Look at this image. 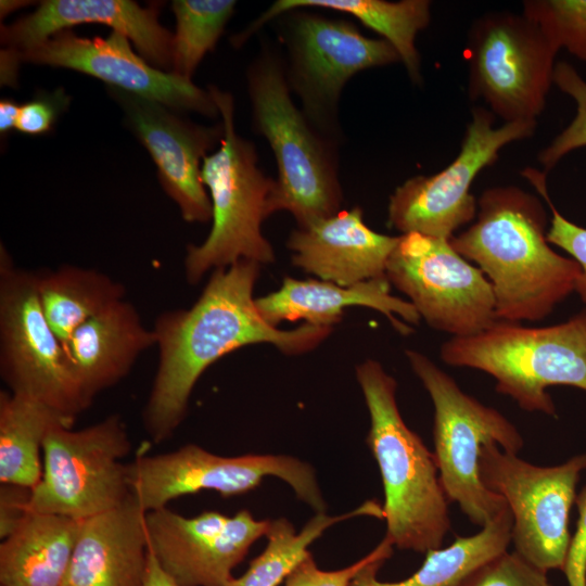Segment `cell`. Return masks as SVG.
<instances>
[{
    "instance_id": "cell-1",
    "label": "cell",
    "mask_w": 586,
    "mask_h": 586,
    "mask_svg": "<svg viewBox=\"0 0 586 586\" xmlns=\"http://www.w3.org/2000/svg\"><path fill=\"white\" fill-rule=\"evenodd\" d=\"M260 265L242 259L213 271L188 309L162 313L153 331L158 365L142 412L150 440H168L187 416L190 395L201 374L225 355L243 346L269 343L288 355L317 347L332 328L304 323L293 330L268 324L253 291Z\"/></svg>"
},
{
    "instance_id": "cell-2",
    "label": "cell",
    "mask_w": 586,
    "mask_h": 586,
    "mask_svg": "<svg viewBox=\"0 0 586 586\" xmlns=\"http://www.w3.org/2000/svg\"><path fill=\"white\" fill-rule=\"evenodd\" d=\"M476 220L449 239L492 284L498 320L539 321L575 292L579 265L547 241V215L534 194L493 187L477 200Z\"/></svg>"
},
{
    "instance_id": "cell-3",
    "label": "cell",
    "mask_w": 586,
    "mask_h": 586,
    "mask_svg": "<svg viewBox=\"0 0 586 586\" xmlns=\"http://www.w3.org/2000/svg\"><path fill=\"white\" fill-rule=\"evenodd\" d=\"M356 377L370 416L367 443L383 482L385 537L405 550L441 548L450 519L435 456L403 420L397 383L382 365L368 359Z\"/></svg>"
},
{
    "instance_id": "cell-4",
    "label": "cell",
    "mask_w": 586,
    "mask_h": 586,
    "mask_svg": "<svg viewBox=\"0 0 586 586\" xmlns=\"http://www.w3.org/2000/svg\"><path fill=\"white\" fill-rule=\"evenodd\" d=\"M255 130L268 141L278 178L272 213L290 212L298 227L340 211L336 142L320 133L291 98L284 61L265 47L247 69Z\"/></svg>"
},
{
    "instance_id": "cell-5",
    "label": "cell",
    "mask_w": 586,
    "mask_h": 586,
    "mask_svg": "<svg viewBox=\"0 0 586 586\" xmlns=\"http://www.w3.org/2000/svg\"><path fill=\"white\" fill-rule=\"evenodd\" d=\"M224 127L219 148L202 162L201 178L209 192L212 228L203 243L187 247L183 267L189 284L209 270L227 268L242 259L259 265L275 260L262 224L272 213L276 180L258 167L254 144L234 128V102L229 92L209 86Z\"/></svg>"
},
{
    "instance_id": "cell-6",
    "label": "cell",
    "mask_w": 586,
    "mask_h": 586,
    "mask_svg": "<svg viewBox=\"0 0 586 586\" xmlns=\"http://www.w3.org/2000/svg\"><path fill=\"white\" fill-rule=\"evenodd\" d=\"M440 356L446 365L488 373L496 380V391L522 409L557 417L549 386L586 391V309L539 328L498 320L477 334L450 337Z\"/></svg>"
},
{
    "instance_id": "cell-7",
    "label": "cell",
    "mask_w": 586,
    "mask_h": 586,
    "mask_svg": "<svg viewBox=\"0 0 586 586\" xmlns=\"http://www.w3.org/2000/svg\"><path fill=\"white\" fill-rule=\"evenodd\" d=\"M406 356L434 405L433 454L444 493L472 523L484 526L508 505L481 480V448L494 442L518 454L523 437L504 415L466 394L425 355L408 349Z\"/></svg>"
},
{
    "instance_id": "cell-8",
    "label": "cell",
    "mask_w": 586,
    "mask_h": 586,
    "mask_svg": "<svg viewBox=\"0 0 586 586\" xmlns=\"http://www.w3.org/2000/svg\"><path fill=\"white\" fill-rule=\"evenodd\" d=\"M558 51L523 13H485L471 26L468 93L505 123L537 120L553 84Z\"/></svg>"
},
{
    "instance_id": "cell-9",
    "label": "cell",
    "mask_w": 586,
    "mask_h": 586,
    "mask_svg": "<svg viewBox=\"0 0 586 586\" xmlns=\"http://www.w3.org/2000/svg\"><path fill=\"white\" fill-rule=\"evenodd\" d=\"M0 374L11 393L75 422L86 404L65 348L42 311L36 272L0 247Z\"/></svg>"
},
{
    "instance_id": "cell-10",
    "label": "cell",
    "mask_w": 586,
    "mask_h": 586,
    "mask_svg": "<svg viewBox=\"0 0 586 586\" xmlns=\"http://www.w3.org/2000/svg\"><path fill=\"white\" fill-rule=\"evenodd\" d=\"M131 449L126 424L114 413L84 429L58 424L42 447V475L29 510L82 520L130 497L126 464Z\"/></svg>"
},
{
    "instance_id": "cell-11",
    "label": "cell",
    "mask_w": 586,
    "mask_h": 586,
    "mask_svg": "<svg viewBox=\"0 0 586 586\" xmlns=\"http://www.w3.org/2000/svg\"><path fill=\"white\" fill-rule=\"evenodd\" d=\"M479 470L483 484L500 495L511 511L514 551L542 571H563L572 538L569 513L586 470V453L540 467L488 442L481 448Z\"/></svg>"
},
{
    "instance_id": "cell-12",
    "label": "cell",
    "mask_w": 586,
    "mask_h": 586,
    "mask_svg": "<svg viewBox=\"0 0 586 586\" xmlns=\"http://www.w3.org/2000/svg\"><path fill=\"white\" fill-rule=\"evenodd\" d=\"M285 14L281 39L288 52L284 67L290 89L301 99L309 123L336 142L340 95L349 78L400 62V58L388 41L364 36L348 21L296 10Z\"/></svg>"
},
{
    "instance_id": "cell-13",
    "label": "cell",
    "mask_w": 586,
    "mask_h": 586,
    "mask_svg": "<svg viewBox=\"0 0 586 586\" xmlns=\"http://www.w3.org/2000/svg\"><path fill=\"white\" fill-rule=\"evenodd\" d=\"M131 497L144 512L167 507L181 496L215 491L224 497L245 494L267 476L288 483L316 513L327 505L310 464L285 455L218 456L187 444L174 451L139 456L126 463Z\"/></svg>"
},
{
    "instance_id": "cell-14",
    "label": "cell",
    "mask_w": 586,
    "mask_h": 586,
    "mask_svg": "<svg viewBox=\"0 0 586 586\" xmlns=\"http://www.w3.org/2000/svg\"><path fill=\"white\" fill-rule=\"evenodd\" d=\"M488 110H472L457 157L432 176H415L397 187L390 196L388 226L406 233L449 240L455 231L472 221L477 201L470 188L477 174L493 165L499 151L513 141L534 135L537 120H518L494 127Z\"/></svg>"
},
{
    "instance_id": "cell-15",
    "label": "cell",
    "mask_w": 586,
    "mask_h": 586,
    "mask_svg": "<svg viewBox=\"0 0 586 586\" xmlns=\"http://www.w3.org/2000/svg\"><path fill=\"white\" fill-rule=\"evenodd\" d=\"M385 277L408 296L420 318L451 337L477 334L498 321L491 282L449 240L400 234Z\"/></svg>"
},
{
    "instance_id": "cell-16",
    "label": "cell",
    "mask_w": 586,
    "mask_h": 586,
    "mask_svg": "<svg viewBox=\"0 0 586 586\" xmlns=\"http://www.w3.org/2000/svg\"><path fill=\"white\" fill-rule=\"evenodd\" d=\"M269 526L245 509L232 517L211 510L189 518L165 507L145 515L149 549L180 586H226Z\"/></svg>"
},
{
    "instance_id": "cell-17",
    "label": "cell",
    "mask_w": 586,
    "mask_h": 586,
    "mask_svg": "<svg viewBox=\"0 0 586 586\" xmlns=\"http://www.w3.org/2000/svg\"><path fill=\"white\" fill-rule=\"evenodd\" d=\"M14 52L20 62L74 69L174 111H192L207 117L219 115L208 90L152 66L133 52L128 37L118 31L112 30L106 38H87L66 29Z\"/></svg>"
},
{
    "instance_id": "cell-18",
    "label": "cell",
    "mask_w": 586,
    "mask_h": 586,
    "mask_svg": "<svg viewBox=\"0 0 586 586\" xmlns=\"http://www.w3.org/2000/svg\"><path fill=\"white\" fill-rule=\"evenodd\" d=\"M125 113L127 125L149 151L167 195L188 222L212 220V203L201 178V162L216 143L224 127L194 124L170 107L135 93L109 87Z\"/></svg>"
},
{
    "instance_id": "cell-19",
    "label": "cell",
    "mask_w": 586,
    "mask_h": 586,
    "mask_svg": "<svg viewBox=\"0 0 586 586\" xmlns=\"http://www.w3.org/2000/svg\"><path fill=\"white\" fill-rule=\"evenodd\" d=\"M80 24H102L124 34L152 66L170 72L173 34L158 22V5L130 0H44L30 14L1 25L5 49L23 51Z\"/></svg>"
},
{
    "instance_id": "cell-20",
    "label": "cell",
    "mask_w": 586,
    "mask_h": 586,
    "mask_svg": "<svg viewBox=\"0 0 586 586\" xmlns=\"http://www.w3.org/2000/svg\"><path fill=\"white\" fill-rule=\"evenodd\" d=\"M399 237L369 228L359 206L297 227L288 239L294 266L320 280L349 286L385 277Z\"/></svg>"
},
{
    "instance_id": "cell-21",
    "label": "cell",
    "mask_w": 586,
    "mask_h": 586,
    "mask_svg": "<svg viewBox=\"0 0 586 586\" xmlns=\"http://www.w3.org/2000/svg\"><path fill=\"white\" fill-rule=\"evenodd\" d=\"M145 515L130 495L122 505L80 520L62 586H143Z\"/></svg>"
},
{
    "instance_id": "cell-22",
    "label": "cell",
    "mask_w": 586,
    "mask_h": 586,
    "mask_svg": "<svg viewBox=\"0 0 586 586\" xmlns=\"http://www.w3.org/2000/svg\"><path fill=\"white\" fill-rule=\"evenodd\" d=\"M262 318L278 328L283 321L305 320L306 323L332 328L349 306H365L382 313L402 335L413 330L405 323L418 324L420 316L409 301L391 293L386 277L342 286L323 280H296L285 277L281 286L255 300Z\"/></svg>"
},
{
    "instance_id": "cell-23",
    "label": "cell",
    "mask_w": 586,
    "mask_h": 586,
    "mask_svg": "<svg viewBox=\"0 0 586 586\" xmlns=\"http://www.w3.org/2000/svg\"><path fill=\"white\" fill-rule=\"evenodd\" d=\"M155 345L153 329L143 326L136 307L124 298L77 328L64 348L90 407L99 393L122 381L139 356Z\"/></svg>"
},
{
    "instance_id": "cell-24",
    "label": "cell",
    "mask_w": 586,
    "mask_h": 586,
    "mask_svg": "<svg viewBox=\"0 0 586 586\" xmlns=\"http://www.w3.org/2000/svg\"><path fill=\"white\" fill-rule=\"evenodd\" d=\"M79 523L30 511L0 545L1 586H62Z\"/></svg>"
},
{
    "instance_id": "cell-25",
    "label": "cell",
    "mask_w": 586,
    "mask_h": 586,
    "mask_svg": "<svg viewBox=\"0 0 586 586\" xmlns=\"http://www.w3.org/2000/svg\"><path fill=\"white\" fill-rule=\"evenodd\" d=\"M302 8H320L355 16L394 47L411 81L421 84L420 54L416 39L430 24L431 2L428 0H278L238 34L233 41L241 46L266 23Z\"/></svg>"
},
{
    "instance_id": "cell-26",
    "label": "cell",
    "mask_w": 586,
    "mask_h": 586,
    "mask_svg": "<svg viewBox=\"0 0 586 586\" xmlns=\"http://www.w3.org/2000/svg\"><path fill=\"white\" fill-rule=\"evenodd\" d=\"M512 514L507 507L472 535L457 537L446 548L432 549L419 570L406 579L382 582L377 573L387 558L367 564L349 586H460L483 565L508 551L511 543Z\"/></svg>"
},
{
    "instance_id": "cell-27",
    "label": "cell",
    "mask_w": 586,
    "mask_h": 586,
    "mask_svg": "<svg viewBox=\"0 0 586 586\" xmlns=\"http://www.w3.org/2000/svg\"><path fill=\"white\" fill-rule=\"evenodd\" d=\"M36 279L44 317L63 346L77 328L126 294L120 282L92 268L64 265L36 271Z\"/></svg>"
},
{
    "instance_id": "cell-28",
    "label": "cell",
    "mask_w": 586,
    "mask_h": 586,
    "mask_svg": "<svg viewBox=\"0 0 586 586\" xmlns=\"http://www.w3.org/2000/svg\"><path fill=\"white\" fill-rule=\"evenodd\" d=\"M58 424L73 428L74 421L31 397L0 392V483L38 484L43 442Z\"/></svg>"
},
{
    "instance_id": "cell-29",
    "label": "cell",
    "mask_w": 586,
    "mask_h": 586,
    "mask_svg": "<svg viewBox=\"0 0 586 586\" xmlns=\"http://www.w3.org/2000/svg\"><path fill=\"white\" fill-rule=\"evenodd\" d=\"M360 515L384 518L383 510L374 501L340 515L316 513L302 528L284 518L270 521L266 534L268 539L264 551L254 558L249 569L240 577H231L226 586H278L310 555L308 547L331 525Z\"/></svg>"
},
{
    "instance_id": "cell-30",
    "label": "cell",
    "mask_w": 586,
    "mask_h": 586,
    "mask_svg": "<svg viewBox=\"0 0 586 586\" xmlns=\"http://www.w3.org/2000/svg\"><path fill=\"white\" fill-rule=\"evenodd\" d=\"M233 0H175L170 73L191 80L201 60L213 51L235 8Z\"/></svg>"
},
{
    "instance_id": "cell-31",
    "label": "cell",
    "mask_w": 586,
    "mask_h": 586,
    "mask_svg": "<svg viewBox=\"0 0 586 586\" xmlns=\"http://www.w3.org/2000/svg\"><path fill=\"white\" fill-rule=\"evenodd\" d=\"M550 43L586 62V0H528L523 12Z\"/></svg>"
},
{
    "instance_id": "cell-32",
    "label": "cell",
    "mask_w": 586,
    "mask_h": 586,
    "mask_svg": "<svg viewBox=\"0 0 586 586\" xmlns=\"http://www.w3.org/2000/svg\"><path fill=\"white\" fill-rule=\"evenodd\" d=\"M553 84L576 103L573 120L538 154L543 171H550L565 155L586 146V80L568 62H557Z\"/></svg>"
},
{
    "instance_id": "cell-33",
    "label": "cell",
    "mask_w": 586,
    "mask_h": 586,
    "mask_svg": "<svg viewBox=\"0 0 586 586\" xmlns=\"http://www.w3.org/2000/svg\"><path fill=\"white\" fill-rule=\"evenodd\" d=\"M522 175L535 187L550 208L551 219L547 230L548 243L564 250L581 267L575 292L586 304V228L573 224L558 212L548 194L547 174L527 167L522 171Z\"/></svg>"
},
{
    "instance_id": "cell-34",
    "label": "cell",
    "mask_w": 586,
    "mask_h": 586,
    "mask_svg": "<svg viewBox=\"0 0 586 586\" xmlns=\"http://www.w3.org/2000/svg\"><path fill=\"white\" fill-rule=\"evenodd\" d=\"M460 586H552L542 571L515 551L504 552L470 575Z\"/></svg>"
},
{
    "instance_id": "cell-35",
    "label": "cell",
    "mask_w": 586,
    "mask_h": 586,
    "mask_svg": "<svg viewBox=\"0 0 586 586\" xmlns=\"http://www.w3.org/2000/svg\"><path fill=\"white\" fill-rule=\"evenodd\" d=\"M393 544L384 537L366 557L341 570L323 571L319 569L311 553L288 576L285 586H349L356 574L367 564L379 558H390Z\"/></svg>"
},
{
    "instance_id": "cell-36",
    "label": "cell",
    "mask_w": 586,
    "mask_h": 586,
    "mask_svg": "<svg viewBox=\"0 0 586 586\" xmlns=\"http://www.w3.org/2000/svg\"><path fill=\"white\" fill-rule=\"evenodd\" d=\"M68 103L69 98L62 88L40 91L21 105L15 128L29 136L48 133Z\"/></svg>"
},
{
    "instance_id": "cell-37",
    "label": "cell",
    "mask_w": 586,
    "mask_h": 586,
    "mask_svg": "<svg viewBox=\"0 0 586 586\" xmlns=\"http://www.w3.org/2000/svg\"><path fill=\"white\" fill-rule=\"evenodd\" d=\"M578 519L563 573L569 586H586V486L575 499Z\"/></svg>"
},
{
    "instance_id": "cell-38",
    "label": "cell",
    "mask_w": 586,
    "mask_h": 586,
    "mask_svg": "<svg viewBox=\"0 0 586 586\" xmlns=\"http://www.w3.org/2000/svg\"><path fill=\"white\" fill-rule=\"evenodd\" d=\"M31 488L1 483L0 485V537L11 535L30 512Z\"/></svg>"
},
{
    "instance_id": "cell-39",
    "label": "cell",
    "mask_w": 586,
    "mask_h": 586,
    "mask_svg": "<svg viewBox=\"0 0 586 586\" xmlns=\"http://www.w3.org/2000/svg\"><path fill=\"white\" fill-rule=\"evenodd\" d=\"M143 586H180L163 571L150 549Z\"/></svg>"
},
{
    "instance_id": "cell-40",
    "label": "cell",
    "mask_w": 586,
    "mask_h": 586,
    "mask_svg": "<svg viewBox=\"0 0 586 586\" xmlns=\"http://www.w3.org/2000/svg\"><path fill=\"white\" fill-rule=\"evenodd\" d=\"M20 107L15 101L11 99H2L0 101V133L7 135L10 130L15 128Z\"/></svg>"
},
{
    "instance_id": "cell-41",
    "label": "cell",
    "mask_w": 586,
    "mask_h": 586,
    "mask_svg": "<svg viewBox=\"0 0 586 586\" xmlns=\"http://www.w3.org/2000/svg\"><path fill=\"white\" fill-rule=\"evenodd\" d=\"M0 13H1V17L3 16H7L8 14H10L12 11L18 9V8H22V7H25L27 5L29 2L28 1H16V0H13V1H1L0 2Z\"/></svg>"
}]
</instances>
